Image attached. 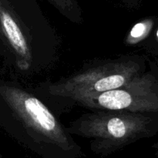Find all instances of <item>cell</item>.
<instances>
[{"label":"cell","mask_w":158,"mask_h":158,"mask_svg":"<svg viewBox=\"0 0 158 158\" xmlns=\"http://www.w3.org/2000/svg\"><path fill=\"white\" fill-rule=\"evenodd\" d=\"M146 29L147 26L145 23H137L130 32L129 36H128V43H133L134 40H137L143 36L146 32Z\"/></svg>","instance_id":"obj_6"},{"label":"cell","mask_w":158,"mask_h":158,"mask_svg":"<svg viewBox=\"0 0 158 158\" xmlns=\"http://www.w3.org/2000/svg\"><path fill=\"white\" fill-rule=\"evenodd\" d=\"M0 41L21 76L40 73L60 58V37L36 0H0Z\"/></svg>","instance_id":"obj_1"},{"label":"cell","mask_w":158,"mask_h":158,"mask_svg":"<svg viewBox=\"0 0 158 158\" xmlns=\"http://www.w3.org/2000/svg\"><path fill=\"white\" fill-rule=\"evenodd\" d=\"M0 97L15 137L44 156L78 154L80 148L67 129L33 92L12 83L0 84Z\"/></svg>","instance_id":"obj_2"},{"label":"cell","mask_w":158,"mask_h":158,"mask_svg":"<svg viewBox=\"0 0 158 158\" xmlns=\"http://www.w3.org/2000/svg\"><path fill=\"white\" fill-rule=\"evenodd\" d=\"M157 37H158V31H157Z\"/></svg>","instance_id":"obj_8"},{"label":"cell","mask_w":158,"mask_h":158,"mask_svg":"<svg viewBox=\"0 0 158 158\" xmlns=\"http://www.w3.org/2000/svg\"><path fill=\"white\" fill-rule=\"evenodd\" d=\"M145 123L144 119L134 112L93 110L66 129L70 134L92 139L91 150L106 156L134 141L144 131Z\"/></svg>","instance_id":"obj_4"},{"label":"cell","mask_w":158,"mask_h":158,"mask_svg":"<svg viewBox=\"0 0 158 158\" xmlns=\"http://www.w3.org/2000/svg\"><path fill=\"white\" fill-rule=\"evenodd\" d=\"M122 2H123L124 3H129L130 2H131L132 1V0H121Z\"/></svg>","instance_id":"obj_7"},{"label":"cell","mask_w":158,"mask_h":158,"mask_svg":"<svg viewBox=\"0 0 158 158\" xmlns=\"http://www.w3.org/2000/svg\"><path fill=\"white\" fill-rule=\"evenodd\" d=\"M66 18L76 23L82 19L81 9L77 0H47Z\"/></svg>","instance_id":"obj_5"},{"label":"cell","mask_w":158,"mask_h":158,"mask_svg":"<svg viewBox=\"0 0 158 158\" xmlns=\"http://www.w3.org/2000/svg\"><path fill=\"white\" fill-rule=\"evenodd\" d=\"M140 66L127 56L96 62L79 72L52 83L43 85L37 93L43 97L64 100L65 105L83 96L122 87L137 77Z\"/></svg>","instance_id":"obj_3"}]
</instances>
